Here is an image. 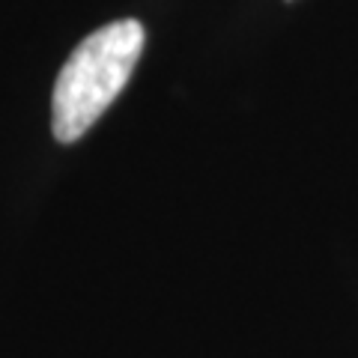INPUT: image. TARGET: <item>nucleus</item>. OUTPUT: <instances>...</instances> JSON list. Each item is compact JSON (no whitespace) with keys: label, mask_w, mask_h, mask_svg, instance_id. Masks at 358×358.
Listing matches in <instances>:
<instances>
[{"label":"nucleus","mask_w":358,"mask_h":358,"mask_svg":"<svg viewBox=\"0 0 358 358\" xmlns=\"http://www.w3.org/2000/svg\"><path fill=\"white\" fill-rule=\"evenodd\" d=\"M143 51V27L122 18L99 27L69 54L54 84L51 129L60 143H72L96 126L120 90L129 84Z\"/></svg>","instance_id":"obj_1"}]
</instances>
